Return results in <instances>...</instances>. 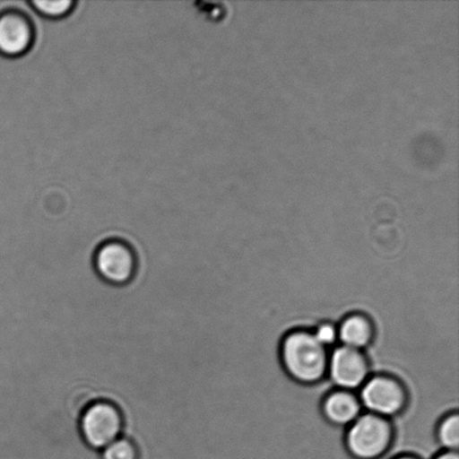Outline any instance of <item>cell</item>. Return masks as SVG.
<instances>
[{
	"label": "cell",
	"instance_id": "1",
	"mask_svg": "<svg viewBox=\"0 0 459 459\" xmlns=\"http://www.w3.org/2000/svg\"><path fill=\"white\" fill-rule=\"evenodd\" d=\"M330 351L315 339L308 328H296L282 337L279 359L291 380L315 385L327 379Z\"/></svg>",
	"mask_w": 459,
	"mask_h": 459
},
{
	"label": "cell",
	"instance_id": "2",
	"mask_svg": "<svg viewBox=\"0 0 459 459\" xmlns=\"http://www.w3.org/2000/svg\"><path fill=\"white\" fill-rule=\"evenodd\" d=\"M397 429L393 420L364 411L345 429L344 445L353 459H388Z\"/></svg>",
	"mask_w": 459,
	"mask_h": 459
},
{
	"label": "cell",
	"instance_id": "3",
	"mask_svg": "<svg viewBox=\"0 0 459 459\" xmlns=\"http://www.w3.org/2000/svg\"><path fill=\"white\" fill-rule=\"evenodd\" d=\"M363 411L394 420L407 412L409 394L398 377L373 373L358 391Z\"/></svg>",
	"mask_w": 459,
	"mask_h": 459
},
{
	"label": "cell",
	"instance_id": "4",
	"mask_svg": "<svg viewBox=\"0 0 459 459\" xmlns=\"http://www.w3.org/2000/svg\"><path fill=\"white\" fill-rule=\"evenodd\" d=\"M123 429V413L115 403L105 400L89 404L81 416V436L84 443L96 451H102L120 438Z\"/></svg>",
	"mask_w": 459,
	"mask_h": 459
},
{
	"label": "cell",
	"instance_id": "5",
	"mask_svg": "<svg viewBox=\"0 0 459 459\" xmlns=\"http://www.w3.org/2000/svg\"><path fill=\"white\" fill-rule=\"evenodd\" d=\"M93 264L103 281L114 286H124L136 273L137 254L124 238H108L94 252Z\"/></svg>",
	"mask_w": 459,
	"mask_h": 459
},
{
	"label": "cell",
	"instance_id": "6",
	"mask_svg": "<svg viewBox=\"0 0 459 459\" xmlns=\"http://www.w3.org/2000/svg\"><path fill=\"white\" fill-rule=\"evenodd\" d=\"M371 375L372 364L367 352L342 345L330 351L327 380L335 389L358 393Z\"/></svg>",
	"mask_w": 459,
	"mask_h": 459
},
{
	"label": "cell",
	"instance_id": "7",
	"mask_svg": "<svg viewBox=\"0 0 459 459\" xmlns=\"http://www.w3.org/2000/svg\"><path fill=\"white\" fill-rule=\"evenodd\" d=\"M36 42V26L22 9L7 8L0 12V56L18 58L26 56Z\"/></svg>",
	"mask_w": 459,
	"mask_h": 459
},
{
	"label": "cell",
	"instance_id": "8",
	"mask_svg": "<svg viewBox=\"0 0 459 459\" xmlns=\"http://www.w3.org/2000/svg\"><path fill=\"white\" fill-rule=\"evenodd\" d=\"M363 412L359 395L353 391L333 388L323 398V417L328 424L340 429H348Z\"/></svg>",
	"mask_w": 459,
	"mask_h": 459
},
{
	"label": "cell",
	"instance_id": "9",
	"mask_svg": "<svg viewBox=\"0 0 459 459\" xmlns=\"http://www.w3.org/2000/svg\"><path fill=\"white\" fill-rule=\"evenodd\" d=\"M337 334L339 345L367 352L376 344L377 330L370 316L354 312L346 315L337 324Z\"/></svg>",
	"mask_w": 459,
	"mask_h": 459
},
{
	"label": "cell",
	"instance_id": "10",
	"mask_svg": "<svg viewBox=\"0 0 459 459\" xmlns=\"http://www.w3.org/2000/svg\"><path fill=\"white\" fill-rule=\"evenodd\" d=\"M435 440L440 452H458L459 415L458 411L447 413L438 421L435 429Z\"/></svg>",
	"mask_w": 459,
	"mask_h": 459
},
{
	"label": "cell",
	"instance_id": "11",
	"mask_svg": "<svg viewBox=\"0 0 459 459\" xmlns=\"http://www.w3.org/2000/svg\"><path fill=\"white\" fill-rule=\"evenodd\" d=\"M30 7L39 16L49 21H60L70 16L74 12L78 3L74 0H58V2H48V0H30Z\"/></svg>",
	"mask_w": 459,
	"mask_h": 459
},
{
	"label": "cell",
	"instance_id": "12",
	"mask_svg": "<svg viewBox=\"0 0 459 459\" xmlns=\"http://www.w3.org/2000/svg\"><path fill=\"white\" fill-rule=\"evenodd\" d=\"M101 459H138L136 445L130 439L120 437L102 449Z\"/></svg>",
	"mask_w": 459,
	"mask_h": 459
},
{
	"label": "cell",
	"instance_id": "13",
	"mask_svg": "<svg viewBox=\"0 0 459 459\" xmlns=\"http://www.w3.org/2000/svg\"><path fill=\"white\" fill-rule=\"evenodd\" d=\"M315 339L319 343L325 346L326 349L332 350L339 345V334H337V323L331 321H324L318 323L316 326L312 328Z\"/></svg>",
	"mask_w": 459,
	"mask_h": 459
},
{
	"label": "cell",
	"instance_id": "14",
	"mask_svg": "<svg viewBox=\"0 0 459 459\" xmlns=\"http://www.w3.org/2000/svg\"><path fill=\"white\" fill-rule=\"evenodd\" d=\"M448 290H449V286H445V288L443 287L442 290H440L439 294H438L439 297H438L437 301H439V300H446L448 299V292H447ZM435 305H436L435 308H442L443 305H445V304H435ZM444 307H445V306H444ZM435 308H431V309H435ZM433 314L434 313H431L430 315H433ZM435 314L437 315V313H435ZM424 321H426V319H424ZM425 325H426V324H425ZM426 326L424 327V330H421V328H420V330H421V331L420 333H418L417 335H415L413 337H411V339L404 340L403 342H385V341H381V343H384L385 345H391V346H403V345L411 344V343H412V342L417 341V336L418 335H421V336L425 335L424 332H426ZM377 334H379V333H377Z\"/></svg>",
	"mask_w": 459,
	"mask_h": 459
},
{
	"label": "cell",
	"instance_id": "15",
	"mask_svg": "<svg viewBox=\"0 0 459 459\" xmlns=\"http://www.w3.org/2000/svg\"><path fill=\"white\" fill-rule=\"evenodd\" d=\"M431 459H459L458 452H439Z\"/></svg>",
	"mask_w": 459,
	"mask_h": 459
},
{
	"label": "cell",
	"instance_id": "16",
	"mask_svg": "<svg viewBox=\"0 0 459 459\" xmlns=\"http://www.w3.org/2000/svg\"><path fill=\"white\" fill-rule=\"evenodd\" d=\"M389 459H421V458L418 457L416 455H412V454H397V455L390 457Z\"/></svg>",
	"mask_w": 459,
	"mask_h": 459
}]
</instances>
